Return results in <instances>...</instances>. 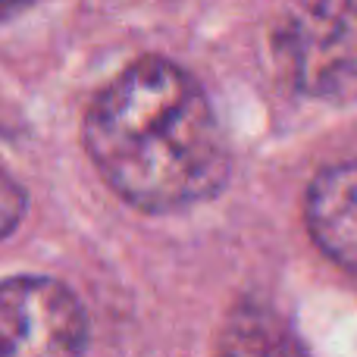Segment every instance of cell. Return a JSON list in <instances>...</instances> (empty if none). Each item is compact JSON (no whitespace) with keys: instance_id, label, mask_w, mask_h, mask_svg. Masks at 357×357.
Returning a JSON list of instances; mask_svg holds the SVG:
<instances>
[{"instance_id":"obj_1","label":"cell","mask_w":357,"mask_h":357,"mask_svg":"<svg viewBox=\"0 0 357 357\" xmlns=\"http://www.w3.org/2000/svg\"><path fill=\"white\" fill-rule=\"evenodd\" d=\"M82 142L110 191L151 216L216 197L232 173L229 142L195 75L138 56L91 100Z\"/></svg>"},{"instance_id":"obj_2","label":"cell","mask_w":357,"mask_h":357,"mask_svg":"<svg viewBox=\"0 0 357 357\" xmlns=\"http://www.w3.org/2000/svg\"><path fill=\"white\" fill-rule=\"evenodd\" d=\"M273 56L295 91L323 104H357V0H285Z\"/></svg>"},{"instance_id":"obj_3","label":"cell","mask_w":357,"mask_h":357,"mask_svg":"<svg viewBox=\"0 0 357 357\" xmlns=\"http://www.w3.org/2000/svg\"><path fill=\"white\" fill-rule=\"evenodd\" d=\"M88 314L50 276L0 279V357H85Z\"/></svg>"},{"instance_id":"obj_4","label":"cell","mask_w":357,"mask_h":357,"mask_svg":"<svg viewBox=\"0 0 357 357\" xmlns=\"http://www.w3.org/2000/svg\"><path fill=\"white\" fill-rule=\"evenodd\" d=\"M307 232L329 260L357 273V160L326 167L304 197Z\"/></svg>"},{"instance_id":"obj_5","label":"cell","mask_w":357,"mask_h":357,"mask_svg":"<svg viewBox=\"0 0 357 357\" xmlns=\"http://www.w3.org/2000/svg\"><path fill=\"white\" fill-rule=\"evenodd\" d=\"M216 357H307V351L295 329L273 307L241 301L222 323Z\"/></svg>"},{"instance_id":"obj_6","label":"cell","mask_w":357,"mask_h":357,"mask_svg":"<svg viewBox=\"0 0 357 357\" xmlns=\"http://www.w3.org/2000/svg\"><path fill=\"white\" fill-rule=\"evenodd\" d=\"M25 213V188L6 169H0V238L16 232Z\"/></svg>"},{"instance_id":"obj_7","label":"cell","mask_w":357,"mask_h":357,"mask_svg":"<svg viewBox=\"0 0 357 357\" xmlns=\"http://www.w3.org/2000/svg\"><path fill=\"white\" fill-rule=\"evenodd\" d=\"M31 3H38V0H0V22H6V19H13L16 13L29 10Z\"/></svg>"}]
</instances>
